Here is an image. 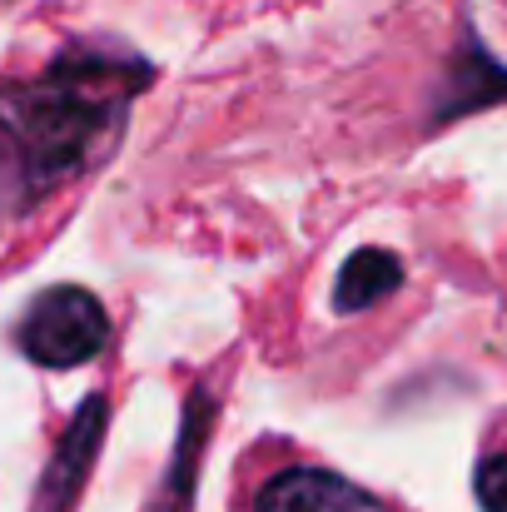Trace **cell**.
<instances>
[{"mask_svg":"<svg viewBox=\"0 0 507 512\" xmlns=\"http://www.w3.org/2000/svg\"><path fill=\"white\" fill-rule=\"evenodd\" d=\"M145 80V60L120 50H70L45 80L0 90V204L30 209L75 179L120 135Z\"/></svg>","mask_w":507,"mask_h":512,"instance_id":"6da1fadb","label":"cell"},{"mask_svg":"<svg viewBox=\"0 0 507 512\" xmlns=\"http://www.w3.org/2000/svg\"><path fill=\"white\" fill-rule=\"evenodd\" d=\"M15 343L40 368H80V363H90L110 343L105 304L90 289H80V284L45 289L25 309V319L15 329Z\"/></svg>","mask_w":507,"mask_h":512,"instance_id":"7a4b0ae2","label":"cell"},{"mask_svg":"<svg viewBox=\"0 0 507 512\" xmlns=\"http://www.w3.org/2000/svg\"><path fill=\"white\" fill-rule=\"evenodd\" d=\"M254 512H388V503L329 468H284L259 488Z\"/></svg>","mask_w":507,"mask_h":512,"instance_id":"3957f363","label":"cell"},{"mask_svg":"<svg viewBox=\"0 0 507 512\" xmlns=\"http://www.w3.org/2000/svg\"><path fill=\"white\" fill-rule=\"evenodd\" d=\"M100 438H105V398H85V408L75 413V423L65 428L60 448H55V463L40 483V508L35 512H65L75 503L95 453H100Z\"/></svg>","mask_w":507,"mask_h":512,"instance_id":"277c9868","label":"cell"},{"mask_svg":"<svg viewBox=\"0 0 507 512\" xmlns=\"http://www.w3.org/2000/svg\"><path fill=\"white\" fill-rule=\"evenodd\" d=\"M493 100H507V65H498V60L483 50V40H478L473 30H463V45H458V55H453L448 100L433 110V120L448 125V120H458V115H468V110H483V105H493Z\"/></svg>","mask_w":507,"mask_h":512,"instance_id":"5b68a950","label":"cell"},{"mask_svg":"<svg viewBox=\"0 0 507 512\" xmlns=\"http://www.w3.org/2000/svg\"><path fill=\"white\" fill-rule=\"evenodd\" d=\"M398 284H403V259H398V254H388V249H358V254L338 269L334 309L338 314L373 309V304L388 299Z\"/></svg>","mask_w":507,"mask_h":512,"instance_id":"8992f818","label":"cell"},{"mask_svg":"<svg viewBox=\"0 0 507 512\" xmlns=\"http://www.w3.org/2000/svg\"><path fill=\"white\" fill-rule=\"evenodd\" d=\"M209 423H214L209 393H189V403H184V433H179V458H174V473H169V483H165L169 488L165 512L189 508V493H194V473H199V458H204Z\"/></svg>","mask_w":507,"mask_h":512,"instance_id":"52a82bcc","label":"cell"},{"mask_svg":"<svg viewBox=\"0 0 507 512\" xmlns=\"http://www.w3.org/2000/svg\"><path fill=\"white\" fill-rule=\"evenodd\" d=\"M478 503H483V512H507V453L483 458V468H478Z\"/></svg>","mask_w":507,"mask_h":512,"instance_id":"ba28073f","label":"cell"}]
</instances>
